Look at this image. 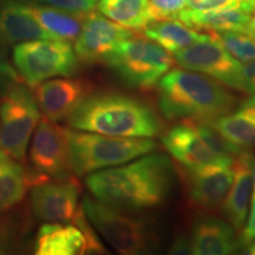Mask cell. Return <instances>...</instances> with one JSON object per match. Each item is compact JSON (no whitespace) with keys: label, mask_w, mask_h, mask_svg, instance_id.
I'll list each match as a JSON object with an SVG mask.
<instances>
[{"label":"cell","mask_w":255,"mask_h":255,"mask_svg":"<svg viewBox=\"0 0 255 255\" xmlns=\"http://www.w3.org/2000/svg\"><path fill=\"white\" fill-rule=\"evenodd\" d=\"M173 164L167 156L149 155L122 167L89 174L87 187L96 200L121 210L162 203L173 187Z\"/></svg>","instance_id":"cell-1"},{"label":"cell","mask_w":255,"mask_h":255,"mask_svg":"<svg viewBox=\"0 0 255 255\" xmlns=\"http://www.w3.org/2000/svg\"><path fill=\"white\" fill-rule=\"evenodd\" d=\"M70 127L115 137H154L162 123L149 105L122 94L89 95L69 116Z\"/></svg>","instance_id":"cell-2"},{"label":"cell","mask_w":255,"mask_h":255,"mask_svg":"<svg viewBox=\"0 0 255 255\" xmlns=\"http://www.w3.org/2000/svg\"><path fill=\"white\" fill-rule=\"evenodd\" d=\"M158 105L167 120L212 122L232 111L235 98L215 79L174 69L159 79Z\"/></svg>","instance_id":"cell-3"},{"label":"cell","mask_w":255,"mask_h":255,"mask_svg":"<svg viewBox=\"0 0 255 255\" xmlns=\"http://www.w3.org/2000/svg\"><path fill=\"white\" fill-rule=\"evenodd\" d=\"M72 171L84 176L121 165L149 154L155 142L144 137H115L89 131L69 130Z\"/></svg>","instance_id":"cell-4"},{"label":"cell","mask_w":255,"mask_h":255,"mask_svg":"<svg viewBox=\"0 0 255 255\" xmlns=\"http://www.w3.org/2000/svg\"><path fill=\"white\" fill-rule=\"evenodd\" d=\"M82 208L90 223L121 254H146L156 250L158 238L143 219L128 215L121 209L85 196Z\"/></svg>","instance_id":"cell-5"},{"label":"cell","mask_w":255,"mask_h":255,"mask_svg":"<svg viewBox=\"0 0 255 255\" xmlns=\"http://www.w3.org/2000/svg\"><path fill=\"white\" fill-rule=\"evenodd\" d=\"M104 63L130 87L151 89L170 70L174 59L155 41L131 36L121 41Z\"/></svg>","instance_id":"cell-6"},{"label":"cell","mask_w":255,"mask_h":255,"mask_svg":"<svg viewBox=\"0 0 255 255\" xmlns=\"http://www.w3.org/2000/svg\"><path fill=\"white\" fill-rule=\"evenodd\" d=\"M12 58L27 87L37 88L53 77H69L77 70L78 58L70 41L37 39L14 46Z\"/></svg>","instance_id":"cell-7"},{"label":"cell","mask_w":255,"mask_h":255,"mask_svg":"<svg viewBox=\"0 0 255 255\" xmlns=\"http://www.w3.org/2000/svg\"><path fill=\"white\" fill-rule=\"evenodd\" d=\"M39 122L40 110L34 95L20 82L14 84L0 100V149L24 162L32 133Z\"/></svg>","instance_id":"cell-8"},{"label":"cell","mask_w":255,"mask_h":255,"mask_svg":"<svg viewBox=\"0 0 255 255\" xmlns=\"http://www.w3.org/2000/svg\"><path fill=\"white\" fill-rule=\"evenodd\" d=\"M27 168L30 187L49 180L71 176L69 129L50 120H41L34 130Z\"/></svg>","instance_id":"cell-9"},{"label":"cell","mask_w":255,"mask_h":255,"mask_svg":"<svg viewBox=\"0 0 255 255\" xmlns=\"http://www.w3.org/2000/svg\"><path fill=\"white\" fill-rule=\"evenodd\" d=\"M174 60L183 69L202 73L225 87L246 92L242 64L212 36L175 52Z\"/></svg>","instance_id":"cell-10"},{"label":"cell","mask_w":255,"mask_h":255,"mask_svg":"<svg viewBox=\"0 0 255 255\" xmlns=\"http://www.w3.org/2000/svg\"><path fill=\"white\" fill-rule=\"evenodd\" d=\"M31 188V209L40 221L66 223L77 214L81 187L75 177L49 180Z\"/></svg>","instance_id":"cell-11"},{"label":"cell","mask_w":255,"mask_h":255,"mask_svg":"<svg viewBox=\"0 0 255 255\" xmlns=\"http://www.w3.org/2000/svg\"><path fill=\"white\" fill-rule=\"evenodd\" d=\"M191 205L206 212L222 207L234 180V163H214L184 170Z\"/></svg>","instance_id":"cell-12"},{"label":"cell","mask_w":255,"mask_h":255,"mask_svg":"<svg viewBox=\"0 0 255 255\" xmlns=\"http://www.w3.org/2000/svg\"><path fill=\"white\" fill-rule=\"evenodd\" d=\"M162 142L170 155L186 168L214 163H234L235 158L219 155L208 145L196 128L195 121L184 120L169 129Z\"/></svg>","instance_id":"cell-13"},{"label":"cell","mask_w":255,"mask_h":255,"mask_svg":"<svg viewBox=\"0 0 255 255\" xmlns=\"http://www.w3.org/2000/svg\"><path fill=\"white\" fill-rule=\"evenodd\" d=\"M132 32L103 15L88 14L76 39L75 52L79 60L94 64L104 62L121 41L131 37Z\"/></svg>","instance_id":"cell-14"},{"label":"cell","mask_w":255,"mask_h":255,"mask_svg":"<svg viewBox=\"0 0 255 255\" xmlns=\"http://www.w3.org/2000/svg\"><path fill=\"white\" fill-rule=\"evenodd\" d=\"M90 94V84L83 79L55 78L40 83L34 97L44 119L57 122L69 117Z\"/></svg>","instance_id":"cell-15"},{"label":"cell","mask_w":255,"mask_h":255,"mask_svg":"<svg viewBox=\"0 0 255 255\" xmlns=\"http://www.w3.org/2000/svg\"><path fill=\"white\" fill-rule=\"evenodd\" d=\"M37 39H55L40 26L26 4L0 0V44L14 45Z\"/></svg>","instance_id":"cell-16"},{"label":"cell","mask_w":255,"mask_h":255,"mask_svg":"<svg viewBox=\"0 0 255 255\" xmlns=\"http://www.w3.org/2000/svg\"><path fill=\"white\" fill-rule=\"evenodd\" d=\"M253 155L245 151L235 157L234 180L223 202V213L234 228L241 229L246 222L253 189Z\"/></svg>","instance_id":"cell-17"},{"label":"cell","mask_w":255,"mask_h":255,"mask_svg":"<svg viewBox=\"0 0 255 255\" xmlns=\"http://www.w3.org/2000/svg\"><path fill=\"white\" fill-rule=\"evenodd\" d=\"M191 254L227 255L240 250L239 239L227 222L218 218L197 220L191 233Z\"/></svg>","instance_id":"cell-18"},{"label":"cell","mask_w":255,"mask_h":255,"mask_svg":"<svg viewBox=\"0 0 255 255\" xmlns=\"http://www.w3.org/2000/svg\"><path fill=\"white\" fill-rule=\"evenodd\" d=\"M84 244L83 233L76 226L47 222L38 231L34 253L38 255L83 254Z\"/></svg>","instance_id":"cell-19"},{"label":"cell","mask_w":255,"mask_h":255,"mask_svg":"<svg viewBox=\"0 0 255 255\" xmlns=\"http://www.w3.org/2000/svg\"><path fill=\"white\" fill-rule=\"evenodd\" d=\"M177 18L187 26L195 30H206L209 32L235 31L247 32L251 13L244 8L216 9V11H193L182 9Z\"/></svg>","instance_id":"cell-20"},{"label":"cell","mask_w":255,"mask_h":255,"mask_svg":"<svg viewBox=\"0 0 255 255\" xmlns=\"http://www.w3.org/2000/svg\"><path fill=\"white\" fill-rule=\"evenodd\" d=\"M28 188L27 168L0 149V214L18 206Z\"/></svg>","instance_id":"cell-21"},{"label":"cell","mask_w":255,"mask_h":255,"mask_svg":"<svg viewBox=\"0 0 255 255\" xmlns=\"http://www.w3.org/2000/svg\"><path fill=\"white\" fill-rule=\"evenodd\" d=\"M26 5L40 26L55 39L66 41L77 39L85 18L88 17V14L71 13L50 5Z\"/></svg>","instance_id":"cell-22"},{"label":"cell","mask_w":255,"mask_h":255,"mask_svg":"<svg viewBox=\"0 0 255 255\" xmlns=\"http://www.w3.org/2000/svg\"><path fill=\"white\" fill-rule=\"evenodd\" d=\"M143 33L146 38L155 41L168 52L173 53L196 41L206 40L210 37L207 34H200L194 28L173 19L154 21V24H149L143 28Z\"/></svg>","instance_id":"cell-23"},{"label":"cell","mask_w":255,"mask_h":255,"mask_svg":"<svg viewBox=\"0 0 255 255\" xmlns=\"http://www.w3.org/2000/svg\"><path fill=\"white\" fill-rule=\"evenodd\" d=\"M98 9L115 23L132 30H143L151 24L148 0H100Z\"/></svg>","instance_id":"cell-24"},{"label":"cell","mask_w":255,"mask_h":255,"mask_svg":"<svg viewBox=\"0 0 255 255\" xmlns=\"http://www.w3.org/2000/svg\"><path fill=\"white\" fill-rule=\"evenodd\" d=\"M209 123L231 144L246 150L255 144V122L237 110Z\"/></svg>","instance_id":"cell-25"},{"label":"cell","mask_w":255,"mask_h":255,"mask_svg":"<svg viewBox=\"0 0 255 255\" xmlns=\"http://www.w3.org/2000/svg\"><path fill=\"white\" fill-rule=\"evenodd\" d=\"M210 33L234 58L244 63L255 60V39L250 34L235 31L210 32Z\"/></svg>","instance_id":"cell-26"},{"label":"cell","mask_w":255,"mask_h":255,"mask_svg":"<svg viewBox=\"0 0 255 255\" xmlns=\"http://www.w3.org/2000/svg\"><path fill=\"white\" fill-rule=\"evenodd\" d=\"M72 223L81 229L83 233V237H84L85 244H84V250H83V254H108L107 248L104 247V245L102 244L100 239H98L97 234H96L94 228H92L91 223L88 222V218L85 215L84 210H83L82 206L79 207L77 214L75 215V218L72 219Z\"/></svg>","instance_id":"cell-27"},{"label":"cell","mask_w":255,"mask_h":255,"mask_svg":"<svg viewBox=\"0 0 255 255\" xmlns=\"http://www.w3.org/2000/svg\"><path fill=\"white\" fill-rule=\"evenodd\" d=\"M186 6L187 0H148L151 23L177 18Z\"/></svg>","instance_id":"cell-28"},{"label":"cell","mask_w":255,"mask_h":255,"mask_svg":"<svg viewBox=\"0 0 255 255\" xmlns=\"http://www.w3.org/2000/svg\"><path fill=\"white\" fill-rule=\"evenodd\" d=\"M53 7L76 14H89L94 12L97 0H36Z\"/></svg>","instance_id":"cell-29"},{"label":"cell","mask_w":255,"mask_h":255,"mask_svg":"<svg viewBox=\"0 0 255 255\" xmlns=\"http://www.w3.org/2000/svg\"><path fill=\"white\" fill-rule=\"evenodd\" d=\"M187 6L193 11L244 8L242 0H187Z\"/></svg>","instance_id":"cell-30"},{"label":"cell","mask_w":255,"mask_h":255,"mask_svg":"<svg viewBox=\"0 0 255 255\" xmlns=\"http://www.w3.org/2000/svg\"><path fill=\"white\" fill-rule=\"evenodd\" d=\"M19 82H20V76L17 70L9 65L7 60L0 55V96Z\"/></svg>","instance_id":"cell-31"},{"label":"cell","mask_w":255,"mask_h":255,"mask_svg":"<svg viewBox=\"0 0 255 255\" xmlns=\"http://www.w3.org/2000/svg\"><path fill=\"white\" fill-rule=\"evenodd\" d=\"M253 240H255V189L253 194V199H252L250 219H248L246 227L242 231L241 237L239 238L240 248H244L246 245H248Z\"/></svg>","instance_id":"cell-32"},{"label":"cell","mask_w":255,"mask_h":255,"mask_svg":"<svg viewBox=\"0 0 255 255\" xmlns=\"http://www.w3.org/2000/svg\"><path fill=\"white\" fill-rule=\"evenodd\" d=\"M242 73H244L246 92L255 95V60L242 65Z\"/></svg>","instance_id":"cell-33"},{"label":"cell","mask_w":255,"mask_h":255,"mask_svg":"<svg viewBox=\"0 0 255 255\" xmlns=\"http://www.w3.org/2000/svg\"><path fill=\"white\" fill-rule=\"evenodd\" d=\"M169 254H191V244L187 238L180 237L175 239L173 245L169 248Z\"/></svg>","instance_id":"cell-34"},{"label":"cell","mask_w":255,"mask_h":255,"mask_svg":"<svg viewBox=\"0 0 255 255\" xmlns=\"http://www.w3.org/2000/svg\"><path fill=\"white\" fill-rule=\"evenodd\" d=\"M238 111L244 114L245 116L250 117L251 120H253L255 122V95L252 96L251 98H248L247 101H245L244 103L240 105Z\"/></svg>","instance_id":"cell-35"},{"label":"cell","mask_w":255,"mask_h":255,"mask_svg":"<svg viewBox=\"0 0 255 255\" xmlns=\"http://www.w3.org/2000/svg\"><path fill=\"white\" fill-rule=\"evenodd\" d=\"M244 9L248 13H254L255 12V0H242Z\"/></svg>","instance_id":"cell-36"},{"label":"cell","mask_w":255,"mask_h":255,"mask_svg":"<svg viewBox=\"0 0 255 255\" xmlns=\"http://www.w3.org/2000/svg\"><path fill=\"white\" fill-rule=\"evenodd\" d=\"M246 33L250 34L251 37H253L255 39V14L253 15V17L251 15V19H250V23H248Z\"/></svg>","instance_id":"cell-37"},{"label":"cell","mask_w":255,"mask_h":255,"mask_svg":"<svg viewBox=\"0 0 255 255\" xmlns=\"http://www.w3.org/2000/svg\"><path fill=\"white\" fill-rule=\"evenodd\" d=\"M241 253L255 255V240H253L248 245H246V246L244 247V252H241Z\"/></svg>","instance_id":"cell-38"},{"label":"cell","mask_w":255,"mask_h":255,"mask_svg":"<svg viewBox=\"0 0 255 255\" xmlns=\"http://www.w3.org/2000/svg\"><path fill=\"white\" fill-rule=\"evenodd\" d=\"M252 173H253V187L255 189V162H253V169H252Z\"/></svg>","instance_id":"cell-39"}]
</instances>
